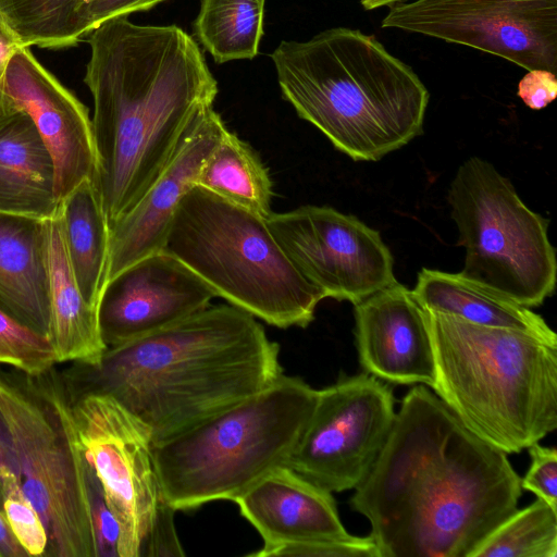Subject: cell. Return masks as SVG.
Segmentation results:
<instances>
[{
  "label": "cell",
  "instance_id": "obj_7",
  "mask_svg": "<svg viewBox=\"0 0 557 557\" xmlns=\"http://www.w3.org/2000/svg\"><path fill=\"white\" fill-rule=\"evenodd\" d=\"M164 250L216 297L280 329L308 326L324 299L288 259L265 218L196 185L174 212Z\"/></svg>",
  "mask_w": 557,
  "mask_h": 557
},
{
  "label": "cell",
  "instance_id": "obj_29",
  "mask_svg": "<svg viewBox=\"0 0 557 557\" xmlns=\"http://www.w3.org/2000/svg\"><path fill=\"white\" fill-rule=\"evenodd\" d=\"M2 509L12 534L28 556L45 557L48 547L46 527L22 485L4 494Z\"/></svg>",
  "mask_w": 557,
  "mask_h": 557
},
{
  "label": "cell",
  "instance_id": "obj_21",
  "mask_svg": "<svg viewBox=\"0 0 557 557\" xmlns=\"http://www.w3.org/2000/svg\"><path fill=\"white\" fill-rule=\"evenodd\" d=\"M44 221L0 213V306L48 335Z\"/></svg>",
  "mask_w": 557,
  "mask_h": 557
},
{
  "label": "cell",
  "instance_id": "obj_25",
  "mask_svg": "<svg viewBox=\"0 0 557 557\" xmlns=\"http://www.w3.org/2000/svg\"><path fill=\"white\" fill-rule=\"evenodd\" d=\"M264 4L265 0H201L194 30L215 62L258 54Z\"/></svg>",
  "mask_w": 557,
  "mask_h": 557
},
{
  "label": "cell",
  "instance_id": "obj_24",
  "mask_svg": "<svg viewBox=\"0 0 557 557\" xmlns=\"http://www.w3.org/2000/svg\"><path fill=\"white\" fill-rule=\"evenodd\" d=\"M195 185L262 218L272 213L268 169L249 144L228 128L203 162Z\"/></svg>",
  "mask_w": 557,
  "mask_h": 557
},
{
  "label": "cell",
  "instance_id": "obj_6",
  "mask_svg": "<svg viewBox=\"0 0 557 557\" xmlns=\"http://www.w3.org/2000/svg\"><path fill=\"white\" fill-rule=\"evenodd\" d=\"M318 391L283 373L259 393L152 444L161 497L175 511L233 500L285 465Z\"/></svg>",
  "mask_w": 557,
  "mask_h": 557
},
{
  "label": "cell",
  "instance_id": "obj_2",
  "mask_svg": "<svg viewBox=\"0 0 557 557\" xmlns=\"http://www.w3.org/2000/svg\"><path fill=\"white\" fill-rule=\"evenodd\" d=\"M87 36L95 185L110 228L151 186L189 124L213 106L218 83L178 26L117 16Z\"/></svg>",
  "mask_w": 557,
  "mask_h": 557
},
{
  "label": "cell",
  "instance_id": "obj_26",
  "mask_svg": "<svg viewBox=\"0 0 557 557\" xmlns=\"http://www.w3.org/2000/svg\"><path fill=\"white\" fill-rule=\"evenodd\" d=\"M556 556L557 510L537 497L503 520L469 557Z\"/></svg>",
  "mask_w": 557,
  "mask_h": 557
},
{
  "label": "cell",
  "instance_id": "obj_4",
  "mask_svg": "<svg viewBox=\"0 0 557 557\" xmlns=\"http://www.w3.org/2000/svg\"><path fill=\"white\" fill-rule=\"evenodd\" d=\"M283 97L355 161H379L422 134L429 91L372 35L330 28L271 54Z\"/></svg>",
  "mask_w": 557,
  "mask_h": 557
},
{
  "label": "cell",
  "instance_id": "obj_9",
  "mask_svg": "<svg viewBox=\"0 0 557 557\" xmlns=\"http://www.w3.org/2000/svg\"><path fill=\"white\" fill-rule=\"evenodd\" d=\"M458 243L466 249L461 275L528 308L556 288V250L549 221L532 211L510 181L479 157L461 163L447 196Z\"/></svg>",
  "mask_w": 557,
  "mask_h": 557
},
{
  "label": "cell",
  "instance_id": "obj_5",
  "mask_svg": "<svg viewBox=\"0 0 557 557\" xmlns=\"http://www.w3.org/2000/svg\"><path fill=\"white\" fill-rule=\"evenodd\" d=\"M436 396L480 438L508 454L557 428V344L426 311Z\"/></svg>",
  "mask_w": 557,
  "mask_h": 557
},
{
  "label": "cell",
  "instance_id": "obj_8",
  "mask_svg": "<svg viewBox=\"0 0 557 557\" xmlns=\"http://www.w3.org/2000/svg\"><path fill=\"white\" fill-rule=\"evenodd\" d=\"M0 411L23 491L46 527L45 557H95L86 458L60 370L29 375L0 369Z\"/></svg>",
  "mask_w": 557,
  "mask_h": 557
},
{
  "label": "cell",
  "instance_id": "obj_20",
  "mask_svg": "<svg viewBox=\"0 0 557 557\" xmlns=\"http://www.w3.org/2000/svg\"><path fill=\"white\" fill-rule=\"evenodd\" d=\"M52 158L30 117L15 111L0 119V213L37 220L59 208Z\"/></svg>",
  "mask_w": 557,
  "mask_h": 557
},
{
  "label": "cell",
  "instance_id": "obj_23",
  "mask_svg": "<svg viewBox=\"0 0 557 557\" xmlns=\"http://www.w3.org/2000/svg\"><path fill=\"white\" fill-rule=\"evenodd\" d=\"M67 255L78 286L90 306L107 282L110 228L95 181L85 180L60 201Z\"/></svg>",
  "mask_w": 557,
  "mask_h": 557
},
{
  "label": "cell",
  "instance_id": "obj_22",
  "mask_svg": "<svg viewBox=\"0 0 557 557\" xmlns=\"http://www.w3.org/2000/svg\"><path fill=\"white\" fill-rule=\"evenodd\" d=\"M411 290L426 311L476 325L522 331L557 344L556 333L542 315L460 273L422 268Z\"/></svg>",
  "mask_w": 557,
  "mask_h": 557
},
{
  "label": "cell",
  "instance_id": "obj_16",
  "mask_svg": "<svg viewBox=\"0 0 557 557\" xmlns=\"http://www.w3.org/2000/svg\"><path fill=\"white\" fill-rule=\"evenodd\" d=\"M226 128L213 106L189 124L151 186L110 226L107 282L137 260L164 249L181 199L195 185L203 162Z\"/></svg>",
  "mask_w": 557,
  "mask_h": 557
},
{
  "label": "cell",
  "instance_id": "obj_37",
  "mask_svg": "<svg viewBox=\"0 0 557 557\" xmlns=\"http://www.w3.org/2000/svg\"><path fill=\"white\" fill-rule=\"evenodd\" d=\"M24 46L0 17V119L10 112L3 94L7 67L12 57Z\"/></svg>",
  "mask_w": 557,
  "mask_h": 557
},
{
  "label": "cell",
  "instance_id": "obj_18",
  "mask_svg": "<svg viewBox=\"0 0 557 557\" xmlns=\"http://www.w3.org/2000/svg\"><path fill=\"white\" fill-rule=\"evenodd\" d=\"M235 503L263 540L262 548L250 556L262 557L285 544L350 535L332 493L286 465L270 470Z\"/></svg>",
  "mask_w": 557,
  "mask_h": 557
},
{
  "label": "cell",
  "instance_id": "obj_19",
  "mask_svg": "<svg viewBox=\"0 0 557 557\" xmlns=\"http://www.w3.org/2000/svg\"><path fill=\"white\" fill-rule=\"evenodd\" d=\"M45 223L48 336L58 363H98L107 349L97 309L85 299L75 277L64 239L61 208Z\"/></svg>",
  "mask_w": 557,
  "mask_h": 557
},
{
  "label": "cell",
  "instance_id": "obj_13",
  "mask_svg": "<svg viewBox=\"0 0 557 557\" xmlns=\"http://www.w3.org/2000/svg\"><path fill=\"white\" fill-rule=\"evenodd\" d=\"M268 226L299 273L324 298L352 305L394 284V258L380 233L331 207L271 213Z\"/></svg>",
  "mask_w": 557,
  "mask_h": 557
},
{
  "label": "cell",
  "instance_id": "obj_31",
  "mask_svg": "<svg viewBox=\"0 0 557 557\" xmlns=\"http://www.w3.org/2000/svg\"><path fill=\"white\" fill-rule=\"evenodd\" d=\"M381 557L379 549L367 536L348 535L342 539L319 540L285 544L274 547L262 557Z\"/></svg>",
  "mask_w": 557,
  "mask_h": 557
},
{
  "label": "cell",
  "instance_id": "obj_11",
  "mask_svg": "<svg viewBox=\"0 0 557 557\" xmlns=\"http://www.w3.org/2000/svg\"><path fill=\"white\" fill-rule=\"evenodd\" d=\"M69 400L83 453L119 524V557H140L162 499L151 432L109 395Z\"/></svg>",
  "mask_w": 557,
  "mask_h": 557
},
{
  "label": "cell",
  "instance_id": "obj_36",
  "mask_svg": "<svg viewBox=\"0 0 557 557\" xmlns=\"http://www.w3.org/2000/svg\"><path fill=\"white\" fill-rule=\"evenodd\" d=\"M22 485L21 473L13 448L10 431L0 411V506L4 494Z\"/></svg>",
  "mask_w": 557,
  "mask_h": 557
},
{
  "label": "cell",
  "instance_id": "obj_28",
  "mask_svg": "<svg viewBox=\"0 0 557 557\" xmlns=\"http://www.w3.org/2000/svg\"><path fill=\"white\" fill-rule=\"evenodd\" d=\"M55 364L49 336L23 323L0 306V366L37 375Z\"/></svg>",
  "mask_w": 557,
  "mask_h": 557
},
{
  "label": "cell",
  "instance_id": "obj_12",
  "mask_svg": "<svg viewBox=\"0 0 557 557\" xmlns=\"http://www.w3.org/2000/svg\"><path fill=\"white\" fill-rule=\"evenodd\" d=\"M502 57L523 69L557 70V0H413L382 21Z\"/></svg>",
  "mask_w": 557,
  "mask_h": 557
},
{
  "label": "cell",
  "instance_id": "obj_27",
  "mask_svg": "<svg viewBox=\"0 0 557 557\" xmlns=\"http://www.w3.org/2000/svg\"><path fill=\"white\" fill-rule=\"evenodd\" d=\"M78 0H0V17L24 47L61 49L82 40Z\"/></svg>",
  "mask_w": 557,
  "mask_h": 557
},
{
  "label": "cell",
  "instance_id": "obj_1",
  "mask_svg": "<svg viewBox=\"0 0 557 557\" xmlns=\"http://www.w3.org/2000/svg\"><path fill=\"white\" fill-rule=\"evenodd\" d=\"M521 493L507 454L419 384L349 504L369 520L381 557H469Z\"/></svg>",
  "mask_w": 557,
  "mask_h": 557
},
{
  "label": "cell",
  "instance_id": "obj_30",
  "mask_svg": "<svg viewBox=\"0 0 557 557\" xmlns=\"http://www.w3.org/2000/svg\"><path fill=\"white\" fill-rule=\"evenodd\" d=\"M85 475L95 557H119V524L108 505L102 485L87 459Z\"/></svg>",
  "mask_w": 557,
  "mask_h": 557
},
{
  "label": "cell",
  "instance_id": "obj_38",
  "mask_svg": "<svg viewBox=\"0 0 557 557\" xmlns=\"http://www.w3.org/2000/svg\"><path fill=\"white\" fill-rule=\"evenodd\" d=\"M0 557H29L12 534L0 506Z\"/></svg>",
  "mask_w": 557,
  "mask_h": 557
},
{
  "label": "cell",
  "instance_id": "obj_34",
  "mask_svg": "<svg viewBox=\"0 0 557 557\" xmlns=\"http://www.w3.org/2000/svg\"><path fill=\"white\" fill-rule=\"evenodd\" d=\"M174 512L175 510L162 498L150 532L143 544L140 557L185 555L175 531Z\"/></svg>",
  "mask_w": 557,
  "mask_h": 557
},
{
  "label": "cell",
  "instance_id": "obj_32",
  "mask_svg": "<svg viewBox=\"0 0 557 557\" xmlns=\"http://www.w3.org/2000/svg\"><path fill=\"white\" fill-rule=\"evenodd\" d=\"M530 468L521 479L522 490L532 492L557 510V450L537 443L528 447Z\"/></svg>",
  "mask_w": 557,
  "mask_h": 557
},
{
  "label": "cell",
  "instance_id": "obj_39",
  "mask_svg": "<svg viewBox=\"0 0 557 557\" xmlns=\"http://www.w3.org/2000/svg\"><path fill=\"white\" fill-rule=\"evenodd\" d=\"M406 0H360L361 4L367 10L377 9L384 5H393L398 2H405Z\"/></svg>",
  "mask_w": 557,
  "mask_h": 557
},
{
  "label": "cell",
  "instance_id": "obj_10",
  "mask_svg": "<svg viewBox=\"0 0 557 557\" xmlns=\"http://www.w3.org/2000/svg\"><path fill=\"white\" fill-rule=\"evenodd\" d=\"M395 414L388 384L369 373L344 377L318 391L285 465L331 493L355 490L377 459Z\"/></svg>",
  "mask_w": 557,
  "mask_h": 557
},
{
  "label": "cell",
  "instance_id": "obj_3",
  "mask_svg": "<svg viewBox=\"0 0 557 557\" xmlns=\"http://www.w3.org/2000/svg\"><path fill=\"white\" fill-rule=\"evenodd\" d=\"M278 355L257 318L227 304L108 347L98 363L70 362L60 374L70 399L113 397L156 443L268 387L282 374Z\"/></svg>",
  "mask_w": 557,
  "mask_h": 557
},
{
  "label": "cell",
  "instance_id": "obj_17",
  "mask_svg": "<svg viewBox=\"0 0 557 557\" xmlns=\"http://www.w3.org/2000/svg\"><path fill=\"white\" fill-rule=\"evenodd\" d=\"M359 361L388 383L432 386L435 362L426 310L412 290L394 284L354 305Z\"/></svg>",
  "mask_w": 557,
  "mask_h": 557
},
{
  "label": "cell",
  "instance_id": "obj_33",
  "mask_svg": "<svg viewBox=\"0 0 557 557\" xmlns=\"http://www.w3.org/2000/svg\"><path fill=\"white\" fill-rule=\"evenodd\" d=\"M164 0H78L75 22L83 39L107 20L146 11Z\"/></svg>",
  "mask_w": 557,
  "mask_h": 557
},
{
  "label": "cell",
  "instance_id": "obj_15",
  "mask_svg": "<svg viewBox=\"0 0 557 557\" xmlns=\"http://www.w3.org/2000/svg\"><path fill=\"white\" fill-rule=\"evenodd\" d=\"M3 94L10 112L33 121L54 165L59 202L85 180L95 181L98 159L88 109L49 73L28 47L7 67Z\"/></svg>",
  "mask_w": 557,
  "mask_h": 557
},
{
  "label": "cell",
  "instance_id": "obj_14",
  "mask_svg": "<svg viewBox=\"0 0 557 557\" xmlns=\"http://www.w3.org/2000/svg\"><path fill=\"white\" fill-rule=\"evenodd\" d=\"M214 292L188 267L162 249L109 280L98 304L107 348L148 335L210 306Z\"/></svg>",
  "mask_w": 557,
  "mask_h": 557
},
{
  "label": "cell",
  "instance_id": "obj_35",
  "mask_svg": "<svg viewBox=\"0 0 557 557\" xmlns=\"http://www.w3.org/2000/svg\"><path fill=\"white\" fill-rule=\"evenodd\" d=\"M518 96L527 107L541 110L557 96V78L547 70H531L519 82Z\"/></svg>",
  "mask_w": 557,
  "mask_h": 557
}]
</instances>
